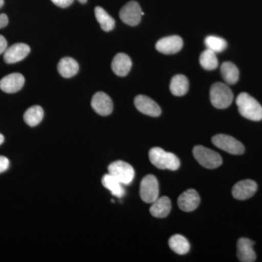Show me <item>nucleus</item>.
Masks as SVG:
<instances>
[{
	"label": "nucleus",
	"instance_id": "f257e3e1",
	"mask_svg": "<svg viewBox=\"0 0 262 262\" xmlns=\"http://www.w3.org/2000/svg\"><path fill=\"white\" fill-rule=\"evenodd\" d=\"M239 114L248 120L260 121L262 120V106L247 93H241L236 99Z\"/></svg>",
	"mask_w": 262,
	"mask_h": 262
},
{
	"label": "nucleus",
	"instance_id": "f03ea898",
	"mask_svg": "<svg viewBox=\"0 0 262 262\" xmlns=\"http://www.w3.org/2000/svg\"><path fill=\"white\" fill-rule=\"evenodd\" d=\"M149 157L151 164L161 170H177L180 167V160L175 155L160 147L150 149Z\"/></svg>",
	"mask_w": 262,
	"mask_h": 262
},
{
	"label": "nucleus",
	"instance_id": "7ed1b4c3",
	"mask_svg": "<svg viewBox=\"0 0 262 262\" xmlns=\"http://www.w3.org/2000/svg\"><path fill=\"white\" fill-rule=\"evenodd\" d=\"M233 93L227 84L216 82L211 86L210 98L215 108L223 110L229 107L233 101Z\"/></svg>",
	"mask_w": 262,
	"mask_h": 262
},
{
	"label": "nucleus",
	"instance_id": "20e7f679",
	"mask_svg": "<svg viewBox=\"0 0 262 262\" xmlns=\"http://www.w3.org/2000/svg\"><path fill=\"white\" fill-rule=\"evenodd\" d=\"M193 155L196 161L204 168L214 169L222 164V158L219 153L203 146H194Z\"/></svg>",
	"mask_w": 262,
	"mask_h": 262
},
{
	"label": "nucleus",
	"instance_id": "39448f33",
	"mask_svg": "<svg viewBox=\"0 0 262 262\" xmlns=\"http://www.w3.org/2000/svg\"><path fill=\"white\" fill-rule=\"evenodd\" d=\"M108 173L117 179L121 184H130L135 177V171L132 166L122 160L114 162L108 167Z\"/></svg>",
	"mask_w": 262,
	"mask_h": 262
},
{
	"label": "nucleus",
	"instance_id": "423d86ee",
	"mask_svg": "<svg viewBox=\"0 0 262 262\" xmlns=\"http://www.w3.org/2000/svg\"><path fill=\"white\" fill-rule=\"evenodd\" d=\"M213 145L231 155H243L245 151L244 146L241 141L225 134H218L212 138Z\"/></svg>",
	"mask_w": 262,
	"mask_h": 262
},
{
	"label": "nucleus",
	"instance_id": "0eeeda50",
	"mask_svg": "<svg viewBox=\"0 0 262 262\" xmlns=\"http://www.w3.org/2000/svg\"><path fill=\"white\" fill-rule=\"evenodd\" d=\"M141 199L146 203H154L159 196V184L156 177L148 175L142 179L140 185Z\"/></svg>",
	"mask_w": 262,
	"mask_h": 262
},
{
	"label": "nucleus",
	"instance_id": "6e6552de",
	"mask_svg": "<svg viewBox=\"0 0 262 262\" xmlns=\"http://www.w3.org/2000/svg\"><path fill=\"white\" fill-rule=\"evenodd\" d=\"M140 5L136 1H130L122 7L120 11V18L124 23L135 27L140 23L144 15Z\"/></svg>",
	"mask_w": 262,
	"mask_h": 262
},
{
	"label": "nucleus",
	"instance_id": "1a4fd4ad",
	"mask_svg": "<svg viewBox=\"0 0 262 262\" xmlns=\"http://www.w3.org/2000/svg\"><path fill=\"white\" fill-rule=\"evenodd\" d=\"M257 184L251 179L241 181L232 188V195L235 199L244 201L254 195L257 191Z\"/></svg>",
	"mask_w": 262,
	"mask_h": 262
},
{
	"label": "nucleus",
	"instance_id": "9d476101",
	"mask_svg": "<svg viewBox=\"0 0 262 262\" xmlns=\"http://www.w3.org/2000/svg\"><path fill=\"white\" fill-rule=\"evenodd\" d=\"M134 103L140 113L148 116L156 117L161 115V108L159 105L148 96L139 95L135 98Z\"/></svg>",
	"mask_w": 262,
	"mask_h": 262
},
{
	"label": "nucleus",
	"instance_id": "9b49d317",
	"mask_svg": "<svg viewBox=\"0 0 262 262\" xmlns=\"http://www.w3.org/2000/svg\"><path fill=\"white\" fill-rule=\"evenodd\" d=\"M91 106L95 112L101 116H107L113 113V103L107 94L98 92L93 96Z\"/></svg>",
	"mask_w": 262,
	"mask_h": 262
},
{
	"label": "nucleus",
	"instance_id": "f8f14e48",
	"mask_svg": "<svg viewBox=\"0 0 262 262\" xmlns=\"http://www.w3.org/2000/svg\"><path fill=\"white\" fill-rule=\"evenodd\" d=\"M157 51L163 54H175L182 50L183 40L179 36L164 37L156 43Z\"/></svg>",
	"mask_w": 262,
	"mask_h": 262
},
{
	"label": "nucleus",
	"instance_id": "ddd939ff",
	"mask_svg": "<svg viewBox=\"0 0 262 262\" xmlns=\"http://www.w3.org/2000/svg\"><path fill=\"white\" fill-rule=\"evenodd\" d=\"M30 53V47L24 43H16L7 48L4 60L7 63H15L22 61Z\"/></svg>",
	"mask_w": 262,
	"mask_h": 262
},
{
	"label": "nucleus",
	"instance_id": "4468645a",
	"mask_svg": "<svg viewBox=\"0 0 262 262\" xmlns=\"http://www.w3.org/2000/svg\"><path fill=\"white\" fill-rule=\"evenodd\" d=\"M25 79L21 74L13 73L0 80V89L7 94H14L23 88Z\"/></svg>",
	"mask_w": 262,
	"mask_h": 262
},
{
	"label": "nucleus",
	"instance_id": "2eb2a0df",
	"mask_svg": "<svg viewBox=\"0 0 262 262\" xmlns=\"http://www.w3.org/2000/svg\"><path fill=\"white\" fill-rule=\"evenodd\" d=\"M254 241L241 237L237 241V256L239 261L253 262L256 261V254L253 250Z\"/></svg>",
	"mask_w": 262,
	"mask_h": 262
},
{
	"label": "nucleus",
	"instance_id": "dca6fc26",
	"mask_svg": "<svg viewBox=\"0 0 262 262\" xmlns=\"http://www.w3.org/2000/svg\"><path fill=\"white\" fill-rule=\"evenodd\" d=\"M201 203L199 194L194 189H190L183 192L178 199L179 208L183 211H194Z\"/></svg>",
	"mask_w": 262,
	"mask_h": 262
},
{
	"label": "nucleus",
	"instance_id": "f3484780",
	"mask_svg": "<svg viewBox=\"0 0 262 262\" xmlns=\"http://www.w3.org/2000/svg\"><path fill=\"white\" fill-rule=\"evenodd\" d=\"M132 67V61L130 57L125 53H117L116 56L114 57L112 62V70L114 73L119 77H125L130 72Z\"/></svg>",
	"mask_w": 262,
	"mask_h": 262
},
{
	"label": "nucleus",
	"instance_id": "a211bd4d",
	"mask_svg": "<svg viewBox=\"0 0 262 262\" xmlns=\"http://www.w3.org/2000/svg\"><path fill=\"white\" fill-rule=\"evenodd\" d=\"M171 210V203L168 196L158 198L152 203L150 208V213L157 218H165L168 216Z\"/></svg>",
	"mask_w": 262,
	"mask_h": 262
},
{
	"label": "nucleus",
	"instance_id": "6ab92c4d",
	"mask_svg": "<svg viewBox=\"0 0 262 262\" xmlns=\"http://www.w3.org/2000/svg\"><path fill=\"white\" fill-rule=\"evenodd\" d=\"M57 68L62 77L70 78L77 75L79 71V64L73 58L65 57L59 61Z\"/></svg>",
	"mask_w": 262,
	"mask_h": 262
},
{
	"label": "nucleus",
	"instance_id": "aec40b11",
	"mask_svg": "<svg viewBox=\"0 0 262 262\" xmlns=\"http://www.w3.org/2000/svg\"><path fill=\"white\" fill-rule=\"evenodd\" d=\"M170 92L176 96H182L187 94L189 90V81L183 75L174 76L170 84Z\"/></svg>",
	"mask_w": 262,
	"mask_h": 262
},
{
	"label": "nucleus",
	"instance_id": "412c9836",
	"mask_svg": "<svg viewBox=\"0 0 262 262\" xmlns=\"http://www.w3.org/2000/svg\"><path fill=\"white\" fill-rule=\"evenodd\" d=\"M103 187L108 189L114 196L118 198H122L125 195V189L117 179L113 177L111 174H106L102 178Z\"/></svg>",
	"mask_w": 262,
	"mask_h": 262
},
{
	"label": "nucleus",
	"instance_id": "4be33fe9",
	"mask_svg": "<svg viewBox=\"0 0 262 262\" xmlns=\"http://www.w3.org/2000/svg\"><path fill=\"white\" fill-rule=\"evenodd\" d=\"M221 74L227 84H234L239 80V70L232 62H224L221 67Z\"/></svg>",
	"mask_w": 262,
	"mask_h": 262
},
{
	"label": "nucleus",
	"instance_id": "5701e85b",
	"mask_svg": "<svg viewBox=\"0 0 262 262\" xmlns=\"http://www.w3.org/2000/svg\"><path fill=\"white\" fill-rule=\"evenodd\" d=\"M95 15H96V20L101 26V28L104 32H110L115 29V19L111 15H108L107 12L102 8L96 7L95 8Z\"/></svg>",
	"mask_w": 262,
	"mask_h": 262
},
{
	"label": "nucleus",
	"instance_id": "b1692460",
	"mask_svg": "<svg viewBox=\"0 0 262 262\" xmlns=\"http://www.w3.org/2000/svg\"><path fill=\"white\" fill-rule=\"evenodd\" d=\"M169 246L174 252L178 254H186L190 249V245L187 239L181 234L172 236L168 241Z\"/></svg>",
	"mask_w": 262,
	"mask_h": 262
},
{
	"label": "nucleus",
	"instance_id": "393cba45",
	"mask_svg": "<svg viewBox=\"0 0 262 262\" xmlns=\"http://www.w3.org/2000/svg\"><path fill=\"white\" fill-rule=\"evenodd\" d=\"M44 117V111L39 106H33L24 113V121L31 127H34L40 123Z\"/></svg>",
	"mask_w": 262,
	"mask_h": 262
},
{
	"label": "nucleus",
	"instance_id": "a878e982",
	"mask_svg": "<svg viewBox=\"0 0 262 262\" xmlns=\"http://www.w3.org/2000/svg\"><path fill=\"white\" fill-rule=\"evenodd\" d=\"M200 63L205 70L211 71L218 67L219 61L214 52L206 49L200 56Z\"/></svg>",
	"mask_w": 262,
	"mask_h": 262
},
{
	"label": "nucleus",
	"instance_id": "bb28decb",
	"mask_svg": "<svg viewBox=\"0 0 262 262\" xmlns=\"http://www.w3.org/2000/svg\"><path fill=\"white\" fill-rule=\"evenodd\" d=\"M205 45L207 49L211 50L215 53H221L225 51L227 47V42L223 38L208 36L205 39Z\"/></svg>",
	"mask_w": 262,
	"mask_h": 262
},
{
	"label": "nucleus",
	"instance_id": "cd10ccee",
	"mask_svg": "<svg viewBox=\"0 0 262 262\" xmlns=\"http://www.w3.org/2000/svg\"><path fill=\"white\" fill-rule=\"evenodd\" d=\"M10 162L8 158L0 156V173H3L9 168Z\"/></svg>",
	"mask_w": 262,
	"mask_h": 262
},
{
	"label": "nucleus",
	"instance_id": "c85d7f7f",
	"mask_svg": "<svg viewBox=\"0 0 262 262\" xmlns=\"http://www.w3.org/2000/svg\"><path fill=\"white\" fill-rule=\"evenodd\" d=\"M55 5L60 8H68L73 3L74 0H51Z\"/></svg>",
	"mask_w": 262,
	"mask_h": 262
},
{
	"label": "nucleus",
	"instance_id": "c756f323",
	"mask_svg": "<svg viewBox=\"0 0 262 262\" xmlns=\"http://www.w3.org/2000/svg\"><path fill=\"white\" fill-rule=\"evenodd\" d=\"M8 48V42L3 35H0V54H3Z\"/></svg>",
	"mask_w": 262,
	"mask_h": 262
},
{
	"label": "nucleus",
	"instance_id": "7c9ffc66",
	"mask_svg": "<svg viewBox=\"0 0 262 262\" xmlns=\"http://www.w3.org/2000/svg\"><path fill=\"white\" fill-rule=\"evenodd\" d=\"M8 24V15L5 13L0 14V29L4 28Z\"/></svg>",
	"mask_w": 262,
	"mask_h": 262
},
{
	"label": "nucleus",
	"instance_id": "2f4dec72",
	"mask_svg": "<svg viewBox=\"0 0 262 262\" xmlns=\"http://www.w3.org/2000/svg\"><path fill=\"white\" fill-rule=\"evenodd\" d=\"M5 138L3 134H0V145L4 142Z\"/></svg>",
	"mask_w": 262,
	"mask_h": 262
},
{
	"label": "nucleus",
	"instance_id": "473e14b6",
	"mask_svg": "<svg viewBox=\"0 0 262 262\" xmlns=\"http://www.w3.org/2000/svg\"><path fill=\"white\" fill-rule=\"evenodd\" d=\"M4 5V0H0V8Z\"/></svg>",
	"mask_w": 262,
	"mask_h": 262
},
{
	"label": "nucleus",
	"instance_id": "72a5a7b5",
	"mask_svg": "<svg viewBox=\"0 0 262 262\" xmlns=\"http://www.w3.org/2000/svg\"><path fill=\"white\" fill-rule=\"evenodd\" d=\"M79 2H80V3H82V4H84V3H87V0H78Z\"/></svg>",
	"mask_w": 262,
	"mask_h": 262
}]
</instances>
